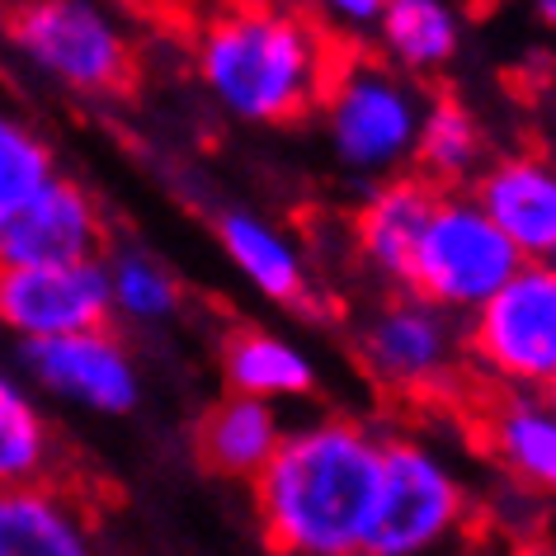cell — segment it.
I'll use <instances>...</instances> for the list:
<instances>
[{
  "label": "cell",
  "mask_w": 556,
  "mask_h": 556,
  "mask_svg": "<svg viewBox=\"0 0 556 556\" xmlns=\"http://www.w3.org/2000/svg\"><path fill=\"white\" fill-rule=\"evenodd\" d=\"M552 264H556V255H552Z\"/></svg>",
  "instance_id": "obj_29"
},
{
  "label": "cell",
  "mask_w": 556,
  "mask_h": 556,
  "mask_svg": "<svg viewBox=\"0 0 556 556\" xmlns=\"http://www.w3.org/2000/svg\"><path fill=\"white\" fill-rule=\"evenodd\" d=\"M467 519V491L420 443H382V481L364 533L368 556H425Z\"/></svg>",
  "instance_id": "obj_7"
},
{
  "label": "cell",
  "mask_w": 556,
  "mask_h": 556,
  "mask_svg": "<svg viewBox=\"0 0 556 556\" xmlns=\"http://www.w3.org/2000/svg\"><path fill=\"white\" fill-rule=\"evenodd\" d=\"M340 66L326 38L293 10H236L203 34L199 76L227 114L245 123H293L326 100Z\"/></svg>",
  "instance_id": "obj_2"
},
{
  "label": "cell",
  "mask_w": 556,
  "mask_h": 556,
  "mask_svg": "<svg viewBox=\"0 0 556 556\" xmlns=\"http://www.w3.org/2000/svg\"><path fill=\"white\" fill-rule=\"evenodd\" d=\"M523 264L509 236L485 217L471 193L443 189L410 255L406 288L443 312H471Z\"/></svg>",
  "instance_id": "obj_4"
},
{
  "label": "cell",
  "mask_w": 556,
  "mask_h": 556,
  "mask_svg": "<svg viewBox=\"0 0 556 556\" xmlns=\"http://www.w3.org/2000/svg\"><path fill=\"white\" fill-rule=\"evenodd\" d=\"M278 439H283V425H278L274 401L231 392L217 406H207L199 429H193V453L213 477L255 481V471L269 463Z\"/></svg>",
  "instance_id": "obj_16"
},
{
  "label": "cell",
  "mask_w": 556,
  "mask_h": 556,
  "mask_svg": "<svg viewBox=\"0 0 556 556\" xmlns=\"http://www.w3.org/2000/svg\"><path fill=\"white\" fill-rule=\"evenodd\" d=\"M0 556H100L86 509L62 485H0Z\"/></svg>",
  "instance_id": "obj_14"
},
{
  "label": "cell",
  "mask_w": 556,
  "mask_h": 556,
  "mask_svg": "<svg viewBox=\"0 0 556 556\" xmlns=\"http://www.w3.org/2000/svg\"><path fill=\"white\" fill-rule=\"evenodd\" d=\"M222 368H227L231 392L264 396V401L302 396L316 387L312 358L283 336H269V330H236L227 350H222Z\"/></svg>",
  "instance_id": "obj_19"
},
{
  "label": "cell",
  "mask_w": 556,
  "mask_h": 556,
  "mask_svg": "<svg viewBox=\"0 0 556 556\" xmlns=\"http://www.w3.org/2000/svg\"><path fill=\"white\" fill-rule=\"evenodd\" d=\"M350 556H368V552H350Z\"/></svg>",
  "instance_id": "obj_28"
},
{
  "label": "cell",
  "mask_w": 556,
  "mask_h": 556,
  "mask_svg": "<svg viewBox=\"0 0 556 556\" xmlns=\"http://www.w3.org/2000/svg\"><path fill=\"white\" fill-rule=\"evenodd\" d=\"M382 481V439L354 420H316L283 434L255 471L260 533L278 556L364 552Z\"/></svg>",
  "instance_id": "obj_1"
},
{
  "label": "cell",
  "mask_w": 556,
  "mask_h": 556,
  "mask_svg": "<svg viewBox=\"0 0 556 556\" xmlns=\"http://www.w3.org/2000/svg\"><path fill=\"white\" fill-rule=\"evenodd\" d=\"M378 34L396 72H443L463 48V5L457 0H392L378 15Z\"/></svg>",
  "instance_id": "obj_17"
},
{
  "label": "cell",
  "mask_w": 556,
  "mask_h": 556,
  "mask_svg": "<svg viewBox=\"0 0 556 556\" xmlns=\"http://www.w3.org/2000/svg\"><path fill=\"white\" fill-rule=\"evenodd\" d=\"M10 48L76 94H118L132 76V48L94 0H20L5 20Z\"/></svg>",
  "instance_id": "obj_5"
},
{
  "label": "cell",
  "mask_w": 556,
  "mask_h": 556,
  "mask_svg": "<svg viewBox=\"0 0 556 556\" xmlns=\"http://www.w3.org/2000/svg\"><path fill=\"white\" fill-rule=\"evenodd\" d=\"M321 5V15H330L336 24H350V29H372L378 15L392 0H316Z\"/></svg>",
  "instance_id": "obj_24"
},
{
  "label": "cell",
  "mask_w": 556,
  "mask_h": 556,
  "mask_svg": "<svg viewBox=\"0 0 556 556\" xmlns=\"http://www.w3.org/2000/svg\"><path fill=\"white\" fill-rule=\"evenodd\" d=\"M485 217L509 236L523 260L556 255V165L538 156H509L477 175L471 193Z\"/></svg>",
  "instance_id": "obj_13"
},
{
  "label": "cell",
  "mask_w": 556,
  "mask_h": 556,
  "mask_svg": "<svg viewBox=\"0 0 556 556\" xmlns=\"http://www.w3.org/2000/svg\"><path fill=\"white\" fill-rule=\"evenodd\" d=\"M109 316L114 298L104 255L66 264H0V326L20 336V344L109 326Z\"/></svg>",
  "instance_id": "obj_9"
},
{
  "label": "cell",
  "mask_w": 556,
  "mask_h": 556,
  "mask_svg": "<svg viewBox=\"0 0 556 556\" xmlns=\"http://www.w3.org/2000/svg\"><path fill=\"white\" fill-rule=\"evenodd\" d=\"M439 193L443 189L434 179H425L415 170V175H392L387 185H378L368 193L364 207H358V217H354L358 255H364L382 278H392L396 288H406L415 241H420Z\"/></svg>",
  "instance_id": "obj_15"
},
{
  "label": "cell",
  "mask_w": 556,
  "mask_h": 556,
  "mask_svg": "<svg viewBox=\"0 0 556 556\" xmlns=\"http://www.w3.org/2000/svg\"><path fill=\"white\" fill-rule=\"evenodd\" d=\"M24 368L43 392L94 415H128L142 396L137 364L109 326L72 330L52 340H24Z\"/></svg>",
  "instance_id": "obj_10"
},
{
  "label": "cell",
  "mask_w": 556,
  "mask_h": 556,
  "mask_svg": "<svg viewBox=\"0 0 556 556\" xmlns=\"http://www.w3.org/2000/svg\"><path fill=\"white\" fill-rule=\"evenodd\" d=\"M463 350L495 387L547 392L556 378V264L523 260L481 307H471Z\"/></svg>",
  "instance_id": "obj_3"
},
{
  "label": "cell",
  "mask_w": 556,
  "mask_h": 556,
  "mask_svg": "<svg viewBox=\"0 0 556 556\" xmlns=\"http://www.w3.org/2000/svg\"><path fill=\"white\" fill-rule=\"evenodd\" d=\"M58 170L48 142L10 104H0V222Z\"/></svg>",
  "instance_id": "obj_23"
},
{
  "label": "cell",
  "mask_w": 556,
  "mask_h": 556,
  "mask_svg": "<svg viewBox=\"0 0 556 556\" xmlns=\"http://www.w3.org/2000/svg\"><path fill=\"white\" fill-rule=\"evenodd\" d=\"M321 104L336 156L350 170L387 175L415 151V128H420L425 100L396 66L382 62L340 66Z\"/></svg>",
  "instance_id": "obj_6"
},
{
  "label": "cell",
  "mask_w": 556,
  "mask_h": 556,
  "mask_svg": "<svg viewBox=\"0 0 556 556\" xmlns=\"http://www.w3.org/2000/svg\"><path fill=\"white\" fill-rule=\"evenodd\" d=\"M109 269V298H114L118 316H132V321H165L179 307V283L170 278L165 264H156L151 255H114L104 260Z\"/></svg>",
  "instance_id": "obj_22"
},
{
  "label": "cell",
  "mask_w": 556,
  "mask_h": 556,
  "mask_svg": "<svg viewBox=\"0 0 556 556\" xmlns=\"http://www.w3.org/2000/svg\"><path fill=\"white\" fill-rule=\"evenodd\" d=\"M415 170L425 179H434L439 189H453L463 179L477 175L481 165V128L471 118V109L453 94H439V100L425 104L420 128H415Z\"/></svg>",
  "instance_id": "obj_21"
},
{
  "label": "cell",
  "mask_w": 556,
  "mask_h": 556,
  "mask_svg": "<svg viewBox=\"0 0 556 556\" xmlns=\"http://www.w3.org/2000/svg\"><path fill=\"white\" fill-rule=\"evenodd\" d=\"M104 255V213L76 179L52 170L0 222V264H66Z\"/></svg>",
  "instance_id": "obj_11"
},
{
  "label": "cell",
  "mask_w": 556,
  "mask_h": 556,
  "mask_svg": "<svg viewBox=\"0 0 556 556\" xmlns=\"http://www.w3.org/2000/svg\"><path fill=\"white\" fill-rule=\"evenodd\" d=\"M481 443L509 481L538 495H556V401L547 392L495 387L481 401Z\"/></svg>",
  "instance_id": "obj_12"
},
{
  "label": "cell",
  "mask_w": 556,
  "mask_h": 556,
  "mask_svg": "<svg viewBox=\"0 0 556 556\" xmlns=\"http://www.w3.org/2000/svg\"><path fill=\"white\" fill-rule=\"evenodd\" d=\"M58 467V434L20 378L0 372V485L43 481Z\"/></svg>",
  "instance_id": "obj_20"
},
{
  "label": "cell",
  "mask_w": 556,
  "mask_h": 556,
  "mask_svg": "<svg viewBox=\"0 0 556 556\" xmlns=\"http://www.w3.org/2000/svg\"><path fill=\"white\" fill-rule=\"evenodd\" d=\"M217 241L231 255L236 269L250 278V288H260L264 298L288 302V307L307 302V264L269 222L250 213H227L217 222Z\"/></svg>",
  "instance_id": "obj_18"
},
{
  "label": "cell",
  "mask_w": 556,
  "mask_h": 556,
  "mask_svg": "<svg viewBox=\"0 0 556 556\" xmlns=\"http://www.w3.org/2000/svg\"><path fill=\"white\" fill-rule=\"evenodd\" d=\"M505 556H552V552H547V547H538V542H514Z\"/></svg>",
  "instance_id": "obj_26"
},
{
  "label": "cell",
  "mask_w": 556,
  "mask_h": 556,
  "mask_svg": "<svg viewBox=\"0 0 556 556\" xmlns=\"http://www.w3.org/2000/svg\"><path fill=\"white\" fill-rule=\"evenodd\" d=\"M533 10H538V20L547 24V29H556V0H533Z\"/></svg>",
  "instance_id": "obj_25"
},
{
  "label": "cell",
  "mask_w": 556,
  "mask_h": 556,
  "mask_svg": "<svg viewBox=\"0 0 556 556\" xmlns=\"http://www.w3.org/2000/svg\"><path fill=\"white\" fill-rule=\"evenodd\" d=\"M358 358L368 378L396 396H448L463 368V336L448 326V312L401 288L358 336Z\"/></svg>",
  "instance_id": "obj_8"
},
{
  "label": "cell",
  "mask_w": 556,
  "mask_h": 556,
  "mask_svg": "<svg viewBox=\"0 0 556 556\" xmlns=\"http://www.w3.org/2000/svg\"><path fill=\"white\" fill-rule=\"evenodd\" d=\"M547 396H552V401H556V378H552V387H547Z\"/></svg>",
  "instance_id": "obj_27"
}]
</instances>
